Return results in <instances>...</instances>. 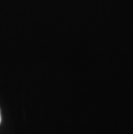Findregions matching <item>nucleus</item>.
I'll use <instances>...</instances> for the list:
<instances>
[{"mask_svg":"<svg viewBox=\"0 0 133 134\" xmlns=\"http://www.w3.org/2000/svg\"><path fill=\"white\" fill-rule=\"evenodd\" d=\"M0 124H1V113H0Z\"/></svg>","mask_w":133,"mask_h":134,"instance_id":"nucleus-1","label":"nucleus"}]
</instances>
